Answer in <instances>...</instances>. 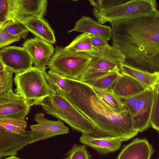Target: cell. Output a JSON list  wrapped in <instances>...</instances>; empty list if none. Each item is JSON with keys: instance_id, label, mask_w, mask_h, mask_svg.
I'll return each mask as SVG.
<instances>
[{"instance_id": "30", "label": "cell", "mask_w": 159, "mask_h": 159, "mask_svg": "<svg viewBox=\"0 0 159 159\" xmlns=\"http://www.w3.org/2000/svg\"><path fill=\"white\" fill-rule=\"evenodd\" d=\"M3 29L14 36L23 39L26 38L29 32L22 24L19 23L10 25Z\"/></svg>"}, {"instance_id": "2", "label": "cell", "mask_w": 159, "mask_h": 159, "mask_svg": "<svg viewBox=\"0 0 159 159\" xmlns=\"http://www.w3.org/2000/svg\"><path fill=\"white\" fill-rule=\"evenodd\" d=\"M64 77L70 91L61 93L107 136L123 138L128 140L137 135L139 132L133 116L126 107L117 112L103 102L90 85L78 80Z\"/></svg>"}, {"instance_id": "35", "label": "cell", "mask_w": 159, "mask_h": 159, "mask_svg": "<svg viewBox=\"0 0 159 159\" xmlns=\"http://www.w3.org/2000/svg\"><path fill=\"white\" fill-rule=\"evenodd\" d=\"M5 159H21L15 156H12L8 157Z\"/></svg>"}, {"instance_id": "33", "label": "cell", "mask_w": 159, "mask_h": 159, "mask_svg": "<svg viewBox=\"0 0 159 159\" xmlns=\"http://www.w3.org/2000/svg\"><path fill=\"white\" fill-rule=\"evenodd\" d=\"M140 94L128 98H120L124 105L131 113L133 117L135 115L136 105Z\"/></svg>"}, {"instance_id": "36", "label": "cell", "mask_w": 159, "mask_h": 159, "mask_svg": "<svg viewBox=\"0 0 159 159\" xmlns=\"http://www.w3.org/2000/svg\"><path fill=\"white\" fill-rule=\"evenodd\" d=\"M157 93L158 94H159V84L158 85V88H157Z\"/></svg>"}, {"instance_id": "13", "label": "cell", "mask_w": 159, "mask_h": 159, "mask_svg": "<svg viewBox=\"0 0 159 159\" xmlns=\"http://www.w3.org/2000/svg\"><path fill=\"white\" fill-rule=\"evenodd\" d=\"M47 0H13L16 23L30 17L43 18L47 12Z\"/></svg>"}, {"instance_id": "32", "label": "cell", "mask_w": 159, "mask_h": 159, "mask_svg": "<svg viewBox=\"0 0 159 159\" xmlns=\"http://www.w3.org/2000/svg\"><path fill=\"white\" fill-rule=\"evenodd\" d=\"M20 40V38L10 34L5 29H0V48H2L13 43L19 41Z\"/></svg>"}, {"instance_id": "31", "label": "cell", "mask_w": 159, "mask_h": 159, "mask_svg": "<svg viewBox=\"0 0 159 159\" xmlns=\"http://www.w3.org/2000/svg\"><path fill=\"white\" fill-rule=\"evenodd\" d=\"M150 124L154 129L159 131V94L157 93L154 98Z\"/></svg>"}, {"instance_id": "26", "label": "cell", "mask_w": 159, "mask_h": 159, "mask_svg": "<svg viewBox=\"0 0 159 159\" xmlns=\"http://www.w3.org/2000/svg\"><path fill=\"white\" fill-rule=\"evenodd\" d=\"M27 122L25 120L8 117H0V129L17 133L26 131Z\"/></svg>"}, {"instance_id": "27", "label": "cell", "mask_w": 159, "mask_h": 159, "mask_svg": "<svg viewBox=\"0 0 159 159\" xmlns=\"http://www.w3.org/2000/svg\"><path fill=\"white\" fill-rule=\"evenodd\" d=\"M46 69L44 70L43 74L47 82L52 89L57 88L63 93L69 92L70 89L64 77L50 69L47 73Z\"/></svg>"}, {"instance_id": "8", "label": "cell", "mask_w": 159, "mask_h": 159, "mask_svg": "<svg viewBox=\"0 0 159 159\" xmlns=\"http://www.w3.org/2000/svg\"><path fill=\"white\" fill-rule=\"evenodd\" d=\"M34 119L37 123L30 126L32 139L31 143L69 132L68 127L61 121L46 119L43 113L36 114Z\"/></svg>"}, {"instance_id": "20", "label": "cell", "mask_w": 159, "mask_h": 159, "mask_svg": "<svg viewBox=\"0 0 159 159\" xmlns=\"http://www.w3.org/2000/svg\"><path fill=\"white\" fill-rule=\"evenodd\" d=\"M120 72L130 76L151 88H154L159 83V72L151 73L123 64Z\"/></svg>"}, {"instance_id": "16", "label": "cell", "mask_w": 159, "mask_h": 159, "mask_svg": "<svg viewBox=\"0 0 159 159\" xmlns=\"http://www.w3.org/2000/svg\"><path fill=\"white\" fill-rule=\"evenodd\" d=\"M89 34L99 37L108 42L111 39L112 28L110 26L102 25L89 17L84 16L75 23L73 28L68 31Z\"/></svg>"}, {"instance_id": "21", "label": "cell", "mask_w": 159, "mask_h": 159, "mask_svg": "<svg viewBox=\"0 0 159 159\" xmlns=\"http://www.w3.org/2000/svg\"><path fill=\"white\" fill-rule=\"evenodd\" d=\"M94 59L102 58L115 61L121 64L125 63V56L118 49L108 45L105 48L93 49L86 53Z\"/></svg>"}, {"instance_id": "18", "label": "cell", "mask_w": 159, "mask_h": 159, "mask_svg": "<svg viewBox=\"0 0 159 159\" xmlns=\"http://www.w3.org/2000/svg\"><path fill=\"white\" fill-rule=\"evenodd\" d=\"M122 64L109 60L94 59L82 75L84 81L88 82L115 71H120Z\"/></svg>"}, {"instance_id": "10", "label": "cell", "mask_w": 159, "mask_h": 159, "mask_svg": "<svg viewBox=\"0 0 159 159\" xmlns=\"http://www.w3.org/2000/svg\"><path fill=\"white\" fill-rule=\"evenodd\" d=\"M158 85L141 93L138 98L135 107V115L133 118L139 132L146 130L150 125L151 116Z\"/></svg>"}, {"instance_id": "38", "label": "cell", "mask_w": 159, "mask_h": 159, "mask_svg": "<svg viewBox=\"0 0 159 159\" xmlns=\"http://www.w3.org/2000/svg\"><path fill=\"white\" fill-rule=\"evenodd\" d=\"M158 133H159V131H158Z\"/></svg>"}, {"instance_id": "34", "label": "cell", "mask_w": 159, "mask_h": 159, "mask_svg": "<svg viewBox=\"0 0 159 159\" xmlns=\"http://www.w3.org/2000/svg\"><path fill=\"white\" fill-rule=\"evenodd\" d=\"M92 45L93 49H100L104 48L109 44L108 42L102 39L91 34Z\"/></svg>"}, {"instance_id": "4", "label": "cell", "mask_w": 159, "mask_h": 159, "mask_svg": "<svg viewBox=\"0 0 159 159\" xmlns=\"http://www.w3.org/2000/svg\"><path fill=\"white\" fill-rule=\"evenodd\" d=\"M113 0L109 5L90 3L97 22L102 24L117 22L157 9L155 0H132L126 2Z\"/></svg>"}, {"instance_id": "12", "label": "cell", "mask_w": 159, "mask_h": 159, "mask_svg": "<svg viewBox=\"0 0 159 159\" xmlns=\"http://www.w3.org/2000/svg\"><path fill=\"white\" fill-rule=\"evenodd\" d=\"M22 46L35 66L39 68L46 67L55 50L52 44L37 37L26 40Z\"/></svg>"}, {"instance_id": "17", "label": "cell", "mask_w": 159, "mask_h": 159, "mask_svg": "<svg viewBox=\"0 0 159 159\" xmlns=\"http://www.w3.org/2000/svg\"><path fill=\"white\" fill-rule=\"evenodd\" d=\"M154 152L147 139L137 138L123 146L117 159H150Z\"/></svg>"}, {"instance_id": "11", "label": "cell", "mask_w": 159, "mask_h": 159, "mask_svg": "<svg viewBox=\"0 0 159 159\" xmlns=\"http://www.w3.org/2000/svg\"><path fill=\"white\" fill-rule=\"evenodd\" d=\"M32 141L31 131L17 133L0 129V157L15 156Z\"/></svg>"}, {"instance_id": "29", "label": "cell", "mask_w": 159, "mask_h": 159, "mask_svg": "<svg viewBox=\"0 0 159 159\" xmlns=\"http://www.w3.org/2000/svg\"><path fill=\"white\" fill-rule=\"evenodd\" d=\"M71 159H91L85 145L75 144L68 153Z\"/></svg>"}, {"instance_id": "25", "label": "cell", "mask_w": 159, "mask_h": 159, "mask_svg": "<svg viewBox=\"0 0 159 159\" xmlns=\"http://www.w3.org/2000/svg\"><path fill=\"white\" fill-rule=\"evenodd\" d=\"M14 23L13 0H0V29Z\"/></svg>"}, {"instance_id": "7", "label": "cell", "mask_w": 159, "mask_h": 159, "mask_svg": "<svg viewBox=\"0 0 159 159\" xmlns=\"http://www.w3.org/2000/svg\"><path fill=\"white\" fill-rule=\"evenodd\" d=\"M33 105V102L25 99L11 90L0 95V117L25 120Z\"/></svg>"}, {"instance_id": "6", "label": "cell", "mask_w": 159, "mask_h": 159, "mask_svg": "<svg viewBox=\"0 0 159 159\" xmlns=\"http://www.w3.org/2000/svg\"><path fill=\"white\" fill-rule=\"evenodd\" d=\"M94 60L86 53H73L56 46L47 68L63 77L79 80Z\"/></svg>"}, {"instance_id": "19", "label": "cell", "mask_w": 159, "mask_h": 159, "mask_svg": "<svg viewBox=\"0 0 159 159\" xmlns=\"http://www.w3.org/2000/svg\"><path fill=\"white\" fill-rule=\"evenodd\" d=\"M20 23L35 37L52 44L56 43L54 31L48 22L43 18L30 17L21 21Z\"/></svg>"}, {"instance_id": "37", "label": "cell", "mask_w": 159, "mask_h": 159, "mask_svg": "<svg viewBox=\"0 0 159 159\" xmlns=\"http://www.w3.org/2000/svg\"><path fill=\"white\" fill-rule=\"evenodd\" d=\"M65 159H71V157H70V156L69 155H68V157L67 158H65Z\"/></svg>"}, {"instance_id": "9", "label": "cell", "mask_w": 159, "mask_h": 159, "mask_svg": "<svg viewBox=\"0 0 159 159\" xmlns=\"http://www.w3.org/2000/svg\"><path fill=\"white\" fill-rule=\"evenodd\" d=\"M0 61L15 74L32 67L33 64L29 54L23 47L16 46L6 47L1 49Z\"/></svg>"}, {"instance_id": "3", "label": "cell", "mask_w": 159, "mask_h": 159, "mask_svg": "<svg viewBox=\"0 0 159 159\" xmlns=\"http://www.w3.org/2000/svg\"><path fill=\"white\" fill-rule=\"evenodd\" d=\"M52 89L54 93L37 105L41 106L46 113L65 122L83 134L98 138L107 137L74 107L59 89Z\"/></svg>"}, {"instance_id": "14", "label": "cell", "mask_w": 159, "mask_h": 159, "mask_svg": "<svg viewBox=\"0 0 159 159\" xmlns=\"http://www.w3.org/2000/svg\"><path fill=\"white\" fill-rule=\"evenodd\" d=\"M150 88H152L121 73L111 91L119 98H121L138 95Z\"/></svg>"}, {"instance_id": "5", "label": "cell", "mask_w": 159, "mask_h": 159, "mask_svg": "<svg viewBox=\"0 0 159 159\" xmlns=\"http://www.w3.org/2000/svg\"><path fill=\"white\" fill-rule=\"evenodd\" d=\"M47 68L32 66L21 73L15 74L13 79L16 88L15 92L25 99L32 101L34 105L55 93L43 74Z\"/></svg>"}, {"instance_id": "1", "label": "cell", "mask_w": 159, "mask_h": 159, "mask_svg": "<svg viewBox=\"0 0 159 159\" xmlns=\"http://www.w3.org/2000/svg\"><path fill=\"white\" fill-rule=\"evenodd\" d=\"M112 46L125 56L124 64L159 72V11L110 23Z\"/></svg>"}, {"instance_id": "22", "label": "cell", "mask_w": 159, "mask_h": 159, "mask_svg": "<svg viewBox=\"0 0 159 159\" xmlns=\"http://www.w3.org/2000/svg\"><path fill=\"white\" fill-rule=\"evenodd\" d=\"M64 49L73 53H86L93 49L92 45L91 34L82 33L77 36Z\"/></svg>"}, {"instance_id": "24", "label": "cell", "mask_w": 159, "mask_h": 159, "mask_svg": "<svg viewBox=\"0 0 159 159\" xmlns=\"http://www.w3.org/2000/svg\"><path fill=\"white\" fill-rule=\"evenodd\" d=\"M93 89L100 99L107 105L115 111L120 112L126 108L120 99L111 91L94 88Z\"/></svg>"}, {"instance_id": "39", "label": "cell", "mask_w": 159, "mask_h": 159, "mask_svg": "<svg viewBox=\"0 0 159 159\" xmlns=\"http://www.w3.org/2000/svg\"></svg>"}, {"instance_id": "23", "label": "cell", "mask_w": 159, "mask_h": 159, "mask_svg": "<svg viewBox=\"0 0 159 159\" xmlns=\"http://www.w3.org/2000/svg\"><path fill=\"white\" fill-rule=\"evenodd\" d=\"M121 75V73L120 71H114L85 83L94 88L111 91Z\"/></svg>"}, {"instance_id": "15", "label": "cell", "mask_w": 159, "mask_h": 159, "mask_svg": "<svg viewBox=\"0 0 159 159\" xmlns=\"http://www.w3.org/2000/svg\"><path fill=\"white\" fill-rule=\"evenodd\" d=\"M80 140L81 143L90 146L99 153L106 154L117 150L120 148L122 142L127 140L119 137L98 138L82 134Z\"/></svg>"}, {"instance_id": "28", "label": "cell", "mask_w": 159, "mask_h": 159, "mask_svg": "<svg viewBox=\"0 0 159 159\" xmlns=\"http://www.w3.org/2000/svg\"><path fill=\"white\" fill-rule=\"evenodd\" d=\"M13 73L0 61V95L12 89Z\"/></svg>"}]
</instances>
